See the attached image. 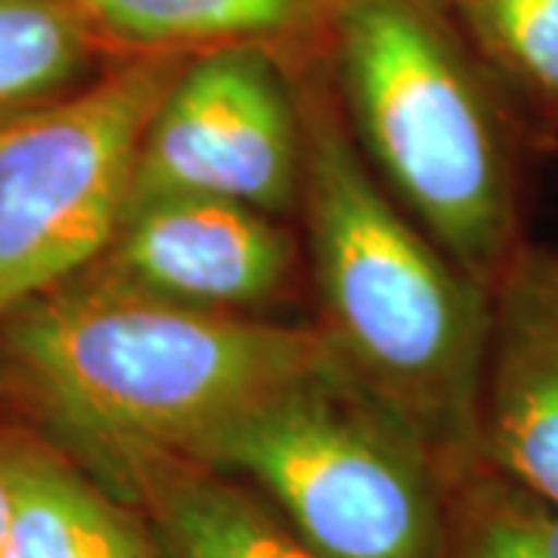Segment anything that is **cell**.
Masks as SVG:
<instances>
[{
    "label": "cell",
    "instance_id": "6da1fadb",
    "mask_svg": "<svg viewBox=\"0 0 558 558\" xmlns=\"http://www.w3.org/2000/svg\"><path fill=\"white\" fill-rule=\"evenodd\" d=\"M332 351L326 332L156 299L94 267L3 317V354L57 450L131 509Z\"/></svg>",
    "mask_w": 558,
    "mask_h": 558
},
{
    "label": "cell",
    "instance_id": "7a4b0ae2",
    "mask_svg": "<svg viewBox=\"0 0 558 558\" xmlns=\"http://www.w3.org/2000/svg\"><path fill=\"white\" fill-rule=\"evenodd\" d=\"M326 339L447 465L478 459L490 286L425 240L376 186L339 119L304 112V178Z\"/></svg>",
    "mask_w": 558,
    "mask_h": 558
},
{
    "label": "cell",
    "instance_id": "3957f363",
    "mask_svg": "<svg viewBox=\"0 0 558 558\" xmlns=\"http://www.w3.org/2000/svg\"><path fill=\"white\" fill-rule=\"evenodd\" d=\"M252 487L326 558H438L447 465L332 351L193 457Z\"/></svg>",
    "mask_w": 558,
    "mask_h": 558
},
{
    "label": "cell",
    "instance_id": "277c9868",
    "mask_svg": "<svg viewBox=\"0 0 558 558\" xmlns=\"http://www.w3.org/2000/svg\"><path fill=\"white\" fill-rule=\"evenodd\" d=\"M332 35L360 146L440 252L494 289L512 186L494 109L425 0H336Z\"/></svg>",
    "mask_w": 558,
    "mask_h": 558
},
{
    "label": "cell",
    "instance_id": "5b68a950",
    "mask_svg": "<svg viewBox=\"0 0 558 558\" xmlns=\"http://www.w3.org/2000/svg\"><path fill=\"white\" fill-rule=\"evenodd\" d=\"M190 57H121L69 97L0 124V319L106 255L143 134Z\"/></svg>",
    "mask_w": 558,
    "mask_h": 558
},
{
    "label": "cell",
    "instance_id": "8992f818",
    "mask_svg": "<svg viewBox=\"0 0 558 558\" xmlns=\"http://www.w3.org/2000/svg\"><path fill=\"white\" fill-rule=\"evenodd\" d=\"M304 178V116L264 44L193 53L161 97L137 153L131 205L220 196L289 211Z\"/></svg>",
    "mask_w": 558,
    "mask_h": 558
},
{
    "label": "cell",
    "instance_id": "52a82bcc",
    "mask_svg": "<svg viewBox=\"0 0 558 558\" xmlns=\"http://www.w3.org/2000/svg\"><path fill=\"white\" fill-rule=\"evenodd\" d=\"M94 270L146 295L240 314L286 286L292 242L274 215L220 196H159L124 211Z\"/></svg>",
    "mask_w": 558,
    "mask_h": 558
},
{
    "label": "cell",
    "instance_id": "ba28073f",
    "mask_svg": "<svg viewBox=\"0 0 558 558\" xmlns=\"http://www.w3.org/2000/svg\"><path fill=\"white\" fill-rule=\"evenodd\" d=\"M478 459L558 502V258L515 248L490 289Z\"/></svg>",
    "mask_w": 558,
    "mask_h": 558
},
{
    "label": "cell",
    "instance_id": "9c48e42d",
    "mask_svg": "<svg viewBox=\"0 0 558 558\" xmlns=\"http://www.w3.org/2000/svg\"><path fill=\"white\" fill-rule=\"evenodd\" d=\"M0 558H159L137 509L57 447L22 438L20 499Z\"/></svg>",
    "mask_w": 558,
    "mask_h": 558
},
{
    "label": "cell",
    "instance_id": "30bf717a",
    "mask_svg": "<svg viewBox=\"0 0 558 558\" xmlns=\"http://www.w3.org/2000/svg\"><path fill=\"white\" fill-rule=\"evenodd\" d=\"M69 10L106 50L202 53L230 44L301 38L329 22L336 0H50Z\"/></svg>",
    "mask_w": 558,
    "mask_h": 558
},
{
    "label": "cell",
    "instance_id": "8fae6325",
    "mask_svg": "<svg viewBox=\"0 0 558 558\" xmlns=\"http://www.w3.org/2000/svg\"><path fill=\"white\" fill-rule=\"evenodd\" d=\"M137 509L159 558H326L252 487L196 462L153 475Z\"/></svg>",
    "mask_w": 558,
    "mask_h": 558
},
{
    "label": "cell",
    "instance_id": "7c38bea8",
    "mask_svg": "<svg viewBox=\"0 0 558 558\" xmlns=\"http://www.w3.org/2000/svg\"><path fill=\"white\" fill-rule=\"evenodd\" d=\"M438 558H558V502L475 459L447 475Z\"/></svg>",
    "mask_w": 558,
    "mask_h": 558
},
{
    "label": "cell",
    "instance_id": "4fadbf2b",
    "mask_svg": "<svg viewBox=\"0 0 558 558\" xmlns=\"http://www.w3.org/2000/svg\"><path fill=\"white\" fill-rule=\"evenodd\" d=\"M106 53L69 10L50 0H0V124L84 87Z\"/></svg>",
    "mask_w": 558,
    "mask_h": 558
},
{
    "label": "cell",
    "instance_id": "5bb4252c",
    "mask_svg": "<svg viewBox=\"0 0 558 558\" xmlns=\"http://www.w3.org/2000/svg\"><path fill=\"white\" fill-rule=\"evenodd\" d=\"M459 7L509 72L558 102V0H459Z\"/></svg>",
    "mask_w": 558,
    "mask_h": 558
},
{
    "label": "cell",
    "instance_id": "9a60e30c",
    "mask_svg": "<svg viewBox=\"0 0 558 558\" xmlns=\"http://www.w3.org/2000/svg\"><path fill=\"white\" fill-rule=\"evenodd\" d=\"M20 450L22 438L0 440V556L10 539V527L16 519L20 499Z\"/></svg>",
    "mask_w": 558,
    "mask_h": 558
}]
</instances>
